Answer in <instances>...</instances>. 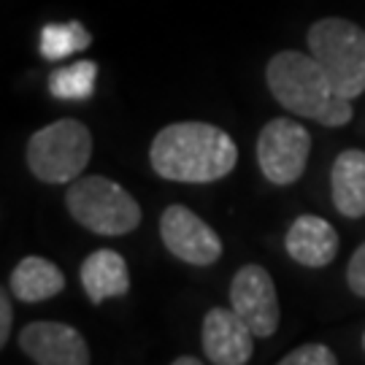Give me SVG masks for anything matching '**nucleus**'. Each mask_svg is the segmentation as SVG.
<instances>
[{
    "label": "nucleus",
    "mask_w": 365,
    "mask_h": 365,
    "mask_svg": "<svg viewBox=\"0 0 365 365\" xmlns=\"http://www.w3.org/2000/svg\"><path fill=\"white\" fill-rule=\"evenodd\" d=\"M149 160L168 182L209 184L225 179L238 163V146L209 122H173L155 135Z\"/></svg>",
    "instance_id": "obj_1"
},
{
    "label": "nucleus",
    "mask_w": 365,
    "mask_h": 365,
    "mask_svg": "<svg viewBox=\"0 0 365 365\" xmlns=\"http://www.w3.org/2000/svg\"><path fill=\"white\" fill-rule=\"evenodd\" d=\"M271 95L295 117L314 119L325 128H341L352 119V101L344 98L314 54L284 49L265 68Z\"/></svg>",
    "instance_id": "obj_2"
},
{
    "label": "nucleus",
    "mask_w": 365,
    "mask_h": 365,
    "mask_svg": "<svg viewBox=\"0 0 365 365\" xmlns=\"http://www.w3.org/2000/svg\"><path fill=\"white\" fill-rule=\"evenodd\" d=\"M92 157V133L78 119H57L27 141V168L46 184L76 182Z\"/></svg>",
    "instance_id": "obj_3"
},
{
    "label": "nucleus",
    "mask_w": 365,
    "mask_h": 365,
    "mask_svg": "<svg viewBox=\"0 0 365 365\" xmlns=\"http://www.w3.org/2000/svg\"><path fill=\"white\" fill-rule=\"evenodd\" d=\"M309 52L344 98L365 92V30L339 16L319 19L309 30Z\"/></svg>",
    "instance_id": "obj_4"
},
{
    "label": "nucleus",
    "mask_w": 365,
    "mask_h": 365,
    "mask_svg": "<svg viewBox=\"0 0 365 365\" xmlns=\"http://www.w3.org/2000/svg\"><path fill=\"white\" fill-rule=\"evenodd\" d=\"M66 203L71 217L98 235H125L141 225L135 197L106 176H81L68 187Z\"/></svg>",
    "instance_id": "obj_5"
},
{
    "label": "nucleus",
    "mask_w": 365,
    "mask_h": 365,
    "mask_svg": "<svg viewBox=\"0 0 365 365\" xmlns=\"http://www.w3.org/2000/svg\"><path fill=\"white\" fill-rule=\"evenodd\" d=\"M312 135L295 119H271L257 135V163L271 184L298 182L309 163Z\"/></svg>",
    "instance_id": "obj_6"
},
{
    "label": "nucleus",
    "mask_w": 365,
    "mask_h": 365,
    "mask_svg": "<svg viewBox=\"0 0 365 365\" xmlns=\"http://www.w3.org/2000/svg\"><path fill=\"white\" fill-rule=\"evenodd\" d=\"M160 235H163V244L168 247L170 255L179 257L182 262H190V265L206 268L222 257L220 235L214 233L211 225H206L195 211L179 206V203H173L163 211Z\"/></svg>",
    "instance_id": "obj_7"
},
{
    "label": "nucleus",
    "mask_w": 365,
    "mask_h": 365,
    "mask_svg": "<svg viewBox=\"0 0 365 365\" xmlns=\"http://www.w3.org/2000/svg\"><path fill=\"white\" fill-rule=\"evenodd\" d=\"M230 306L257 339L274 336L279 327V298L271 274L260 265H244L230 282Z\"/></svg>",
    "instance_id": "obj_8"
},
{
    "label": "nucleus",
    "mask_w": 365,
    "mask_h": 365,
    "mask_svg": "<svg viewBox=\"0 0 365 365\" xmlns=\"http://www.w3.org/2000/svg\"><path fill=\"white\" fill-rule=\"evenodd\" d=\"M19 346L41 365H87L92 360L84 336L66 322H30L19 333Z\"/></svg>",
    "instance_id": "obj_9"
},
{
    "label": "nucleus",
    "mask_w": 365,
    "mask_h": 365,
    "mask_svg": "<svg viewBox=\"0 0 365 365\" xmlns=\"http://www.w3.org/2000/svg\"><path fill=\"white\" fill-rule=\"evenodd\" d=\"M203 352L214 365H244L255 352V333L235 309H211L203 319Z\"/></svg>",
    "instance_id": "obj_10"
},
{
    "label": "nucleus",
    "mask_w": 365,
    "mask_h": 365,
    "mask_svg": "<svg viewBox=\"0 0 365 365\" xmlns=\"http://www.w3.org/2000/svg\"><path fill=\"white\" fill-rule=\"evenodd\" d=\"M287 255L306 268H325L339 255V233L322 217L303 214L289 225Z\"/></svg>",
    "instance_id": "obj_11"
},
{
    "label": "nucleus",
    "mask_w": 365,
    "mask_h": 365,
    "mask_svg": "<svg viewBox=\"0 0 365 365\" xmlns=\"http://www.w3.org/2000/svg\"><path fill=\"white\" fill-rule=\"evenodd\" d=\"M81 287L90 303H103L108 298H122L130 289L128 262L114 249H98L81 262Z\"/></svg>",
    "instance_id": "obj_12"
},
{
    "label": "nucleus",
    "mask_w": 365,
    "mask_h": 365,
    "mask_svg": "<svg viewBox=\"0 0 365 365\" xmlns=\"http://www.w3.org/2000/svg\"><path fill=\"white\" fill-rule=\"evenodd\" d=\"M333 203L349 217H365V152L346 149L333 163Z\"/></svg>",
    "instance_id": "obj_13"
},
{
    "label": "nucleus",
    "mask_w": 365,
    "mask_h": 365,
    "mask_svg": "<svg viewBox=\"0 0 365 365\" xmlns=\"http://www.w3.org/2000/svg\"><path fill=\"white\" fill-rule=\"evenodd\" d=\"M66 289V276L43 257H25L11 271V292L25 303H41Z\"/></svg>",
    "instance_id": "obj_14"
},
{
    "label": "nucleus",
    "mask_w": 365,
    "mask_h": 365,
    "mask_svg": "<svg viewBox=\"0 0 365 365\" xmlns=\"http://www.w3.org/2000/svg\"><path fill=\"white\" fill-rule=\"evenodd\" d=\"M98 84V66L92 60H78L73 66L57 68L49 76V92L60 101H87Z\"/></svg>",
    "instance_id": "obj_15"
},
{
    "label": "nucleus",
    "mask_w": 365,
    "mask_h": 365,
    "mask_svg": "<svg viewBox=\"0 0 365 365\" xmlns=\"http://www.w3.org/2000/svg\"><path fill=\"white\" fill-rule=\"evenodd\" d=\"M92 43L90 30L81 22H63V25H46L41 30L38 49L46 60H66L71 54L87 49Z\"/></svg>",
    "instance_id": "obj_16"
},
{
    "label": "nucleus",
    "mask_w": 365,
    "mask_h": 365,
    "mask_svg": "<svg viewBox=\"0 0 365 365\" xmlns=\"http://www.w3.org/2000/svg\"><path fill=\"white\" fill-rule=\"evenodd\" d=\"M282 365H336V354L327 349L325 344H306V346H298L289 354H284Z\"/></svg>",
    "instance_id": "obj_17"
},
{
    "label": "nucleus",
    "mask_w": 365,
    "mask_h": 365,
    "mask_svg": "<svg viewBox=\"0 0 365 365\" xmlns=\"http://www.w3.org/2000/svg\"><path fill=\"white\" fill-rule=\"evenodd\" d=\"M346 282L352 292H357L360 298H365V241L357 247V252L349 260V268H346Z\"/></svg>",
    "instance_id": "obj_18"
},
{
    "label": "nucleus",
    "mask_w": 365,
    "mask_h": 365,
    "mask_svg": "<svg viewBox=\"0 0 365 365\" xmlns=\"http://www.w3.org/2000/svg\"><path fill=\"white\" fill-rule=\"evenodd\" d=\"M11 322H14L11 300H9V292H3V295H0V346H6V341H9Z\"/></svg>",
    "instance_id": "obj_19"
},
{
    "label": "nucleus",
    "mask_w": 365,
    "mask_h": 365,
    "mask_svg": "<svg viewBox=\"0 0 365 365\" xmlns=\"http://www.w3.org/2000/svg\"><path fill=\"white\" fill-rule=\"evenodd\" d=\"M197 363H200L197 357H176L173 360V365H197Z\"/></svg>",
    "instance_id": "obj_20"
},
{
    "label": "nucleus",
    "mask_w": 365,
    "mask_h": 365,
    "mask_svg": "<svg viewBox=\"0 0 365 365\" xmlns=\"http://www.w3.org/2000/svg\"><path fill=\"white\" fill-rule=\"evenodd\" d=\"M363 346H365V333H363Z\"/></svg>",
    "instance_id": "obj_21"
}]
</instances>
